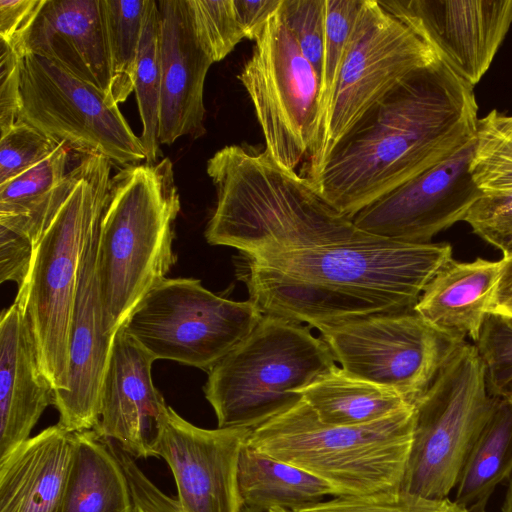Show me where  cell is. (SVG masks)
<instances>
[{
	"instance_id": "484cf974",
	"label": "cell",
	"mask_w": 512,
	"mask_h": 512,
	"mask_svg": "<svg viewBox=\"0 0 512 512\" xmlns=\"http://www.w3.org/2000/svg\"><path fill=\"white\" fill-rule=\"evenodd\" d=\"M512 477V403L498 397L454 488L453 500L467 512H486L496 488Z\"/></svg>"
},
{
	"instance_id": "bcb514c9",
	"label": "cell",
	"mask_w": 512,
	"mask_h": 512,
	"mask_svg": "<svg viewBox=\"0 0 512 512\" xmlns=\"http://www.w3.org/2000/svg\"><path fill=\"white\" fill-rule=\"evenodd\" d=\"M242 512H270L269 510H257V509H251V508H243Z\"/></svg>"
},
{
	"instance_id": "6da1fadb",
	"label": "cell",
	"mask_w": 512,
	"mask_h": 512,
	"mask_svg": "<svg viewBox=\"0 0 512 512\" xmlns=\"http://www.w3.org/2000/svg\"><path fill=\"white\" fill-rule=\"evenodd\" d=\"M450 258L449 243H407L365 232L345 241L240 254L236 274L263 315L318 328L413 310Z\"/></svg>"
},
{
	"instance_id": "ac0fdd59",
	"label": "cell",
	"mask_w": 512,
	"mask_h": 512,
	"mask_svg": "<svg viewBox=\"0 0 512 512\" xmlns=\"http://www.w3.org/2000/svg\"><path fill=\"white\" fill-rule=\"evenodd\" d=\"M160 12L162 92L160 144L197 139L204 126V83L213 61L199 45L186 0L157 1Z\"/></svg>"
},
{
	"instance_id": "ba28073f",
	"label": "cell",
	"mask_w": 512,
	"mask_h": 512,
	"mask_svg": "<svg viewBox=\"0 0 512 512\" xmlns=\"http://www.w3.org/2000/svg\"><path fill=\"white\" fill-rule=\"evenodd\" d=\"M435 51L378 0H364L329 103L317 122L302 176L314 180L361 120Z\"/></svg>"
},
{
	"instance_id": "d590c367",
	"label": "cell",
	"mask_w": 512,
	"mask_h": 512,
	"mask_svg": "<svg viewBox=\"0 0 512 512\" xmlns=\"http://www.w3.org/2000/svg\"><path fill=\"white\" fill-rule=\"evenodd\" d=\"M474 345L484 365L489 392L498 397L512 380V326L488 314Z\"/></svg>"
},
{
	"instance_id": "7bdbcfd3",
	"label": "cell",
	"mask_w": 512,
	"mask_h": 512,
	"mask_svg": "<svg viewBox=\"0 0 512 512\" xmlns=\"http://www.w3.org/2000/svg\"><path fill=\"white\" fill-rule=\"evenodd\" d=\"M500 260V275L490 302L489 314L502 318L512 326V252Z\"/></svg>"
},
{
	"instance_id": "f1b7e54d",
	"label": "cell",
	"mask_w": 512,
	"mask_h": 512,
	"mask_svg": "<svg viewBox=\"0 0 512 512\" xmlns=\"http://www.w3.org/2000/svg\"><path fill=\"white\" fill-rule=\"evenodd\" d=\"M146 4L147 0H104L111 63L109 97L117 105L134 90Z\"/></svg>"
},
{
	"instance_id": "44dd1931",
	"label": "cell",
	"mask_w": 512,
	"mask_h": 512,
	"mask_svg": "<svg viewBox=\"0 0 512 512\" xmlns=\"http://www.w3.org/2000/svg\"><path fill=\"white\" fill-rule=\"evenodd\" d=\"M501 260L450 258L423 289L414 311L430 326L456 342L478 340L489 314Z\"/></svg>"
},
{
	"instance_id": "8992f818",
	"label": "cell",
	"mask_w": 512,
	"mask_h": 512,
	"mask_svg": "<svg viewBox=\"0 0 512 512\" xmlns=\"http://www.w3.org/2000/svg\"><path fill=\"white\" fill-rule=\"evenodd\" d=\"M336 367L328 345L307 326L264 315L208 371L203 391L217 428L253 430L297 404L301 390Z\"/></svg>"
},
{
	"instance_id": "7dc6e473",
	"label": "cell",
	"mask_w": 512,
	"mask_h": 512,
	"mask_svg": "<svg viewBox=\"0 0 512 512\" xmlns=\"http://www.w3.org/2000/svg\"><path fill=\"white\" fill-rule=\"evenodd\" d=\"M270 512H292L290 510L282 509V508H273L269 510Z\"/></svg>"
},
{
	"instance_id": "e0dca14e",
	"label": "cell",
	"mask_w": 512,
	"mask_h": 512,
	"mask_svg": "<svg viewBox=\"0 0 512 512\" xmlns=\"http://www.w3.org/2000/svg\"><path fill=\"white\" fill-rule=\"evenodd\" d=\"M154 361L122 327L116 331L95 430L135 459L157 457V441L169 407L152 380Z\"/></svg>"
},
{
	"instance_id": "4dcf8cb0",
	"label": "cell",
	"mask_w": 512,
	"mask_h": 512,
	"mask_svg": "<svg viewBox=\"0 0 512 512\" xmlns=\"http://www.w3.org/2000/svg\"><path fill=\"white\" fill-rule=\"evenodd\" d=\"M197 41L214 62L224 59L244 38L233 0H186Z\"/></svg>"
},
{
	"instance_id": "5b68a950",
	"label": "cell",
	"mask_w": 512,
	"mask_h": 512,
	"mask_svg": "<svg viewBox=\"0 0 512 512\" xmlns=\"http://www.w3.org/2000/svg\"><path fill=\"white\" fill-rule=\"evenodd\" d=\"M415 407L359 426L321 422L301 399L250 431L247 444L328 482L339 496L400 489L412 445Z\"/></svg>"
},
{
	"instance_id": "ee69618b",
	"label": "cell",
	"mask_w": 512,
	"mask_h": 512,
	"mask_svg": "<svg viewBox=\"0 0 512 512\" xmlns=\"http://www.w3.org/2000/svg\"><path fill=\"white\" fill-rule=\"evenodd\" d=\"M501 512H512V477L508 481L507 490L501 506Z\"/></svg>"
},
{
	"instance_id": "30bf717a",
	"label": "cell",
	"mask_w": 512,
	"mask_h": 512,
	"mask_svg": "<svg viewBox=\"0 0 512 512\" xmlns=\"http://www.w3.org/2000/svg\"><path fill=\"white\" fill-rule=\"evenodd\" d=\"M238 79L253 104L265 150L279 166L296 171L314 137L321 78L302 54L280 7L255 41Z\"/></svg>"
},
{
	"instance_id": "2e32d148",
	"label": "cell",
	"mask_w": 512,
	"mask_h": 512,
	"mask_svg": "<svg viewBox=\"0 0 512 512\" xmlns=\"http://www.w3.org/2000/svg\"><path fill=\"white\" fill-rule=\"evenodd\" d=\"M100 222L83 251L69 332L68 387L54 394L59 424L68 432L95 429L100 417V393L114 335L105 328L97 276Z\"/></svg>"
},
{
	"instance_id": "60d3db41",
	"label": "cell",
	"mask_w": 512,
	"mask_h": 512,
	"mask_svg": "<svg viewBox=\"0 0 512 512\" xmlns=\"http://www.w3.org/2000/svg\"><path fill=\"white\" fill-rule=\"evenodd\" d=\"M46 0H0V40L20 54L24 39Z\"/></svg>"
},
{
	"instance_id": "7c38bea8",
	"label": "cell",
	"mask_w": 512,
	"mask_h": 512,
	"mask_svg": "<svg viewBox=\"0 0 512 512\" xmlns=\"http://www.w3.org/2000/svg\"><path fill=\"white\" fill-rule=\"evenodd\" d=\"M317 329L344 372L389 389L413 405L462 343L435 330L414 309Z\"/></svg>"
},
{
	"instance_id": "836d02e7",
	"label": "cell",
	"mask_w": 512,
	"mask_h": 512,
	"mask_svg": "<svg viewBox=\"0 0 512 512\" xmlns=\"http://www.w3.org/2000/svg\"><path fill=\"white\" fill-rule=\"evenodd\" d=\"M59 145L24 120H19L0 140V184L40 162Z\"/></svg>"
},
{
	"instance_id": "7402d4cb",
	"label": "cell",
	"mask_w": 512,
	"mask_h": 512,
	"mask_svg": "<svg viewBox=\"0 0 512 512\" xmlns=\"http://www.w3.org/2000/svg\"><path fill=\"white\" fill-rule=\"evenodd\" d=\"M73 445V433L55 424L0 460V512H57Z\"/></svg>"
},
{
	"instance_id": "3957f363",
	"label": "cell",
	"mask_w": 512,
	"mask_h": 512,
	"mask_svg": "<svg viewBox=\"0 0 512 512\" xmlns=\"http://www.w3.org/2000/svg\"><path fill=\"white\" fill-rule=\"evenodd\" d=\"M180 196L173 164L122 167L110 178L97 243L105 328L115 335L176 262L172 249Z\"/></svg>"
},
{
	"instance_id": "d4e9b609",
	"label": "cell",
	"mask_w": 512,
	"mask_h": 512,
	"mask_svg": "<svg viewBox=\"0 0 512 512\" xmlns=\"http://www.w3.org/2000/svg\"><path fill=\"white\" fill-rule=\"evenodd\" d=\"M299 393L321 422L336 426L369 424L414 406L399 394L353 377L338 366Z\"/></svg>"
},
{
	"instance_id": "f6af8a7d",
	"label": "cell",
	"mask_w": 512,
	"mask_h": 512,
	"mask_svg": "<svg viewBox=\"0 0 512 512\" xmlns=\"http://www.w3.org/2000/svg\"><path fill=\"white\" fill-rule=\"evenodd\" d=\"M498 397H502L512 403V380L502 388Z\"/></svg>"
},
{
	"instance_id": "e575fe53",
	"label": "cell",
	"mask_w": 512,
	"mask_h": 512,
	"mask_svg": "<svg viewBox=\"0 0 512 512\" xmlns=\"http://www.w3.org/2000/svg\"><path fill=\"white\" fill-rule=\"evenodd\" d=\"M280 11L302 54L321 78L325 37V0H282Z\"/></svg>"
},
{
	"instance_id": "f546056e",
	"label": "cell",
	"mask_w": 512,
	"mask_h": 512,
	"mask_svg": "<svg viewBox=\"0 0 512 512\" xmlns=\"http://www.w3.org/2000/svg\"><path fill=\"white\" fill-rule=\"evenodd\" d=\"M470 171L482 196H512V115L492 110L478 119Z\"/></svg>"
},
{
	"instance_id": "d6986e66",
	"label": "cell",
	"mask_w": 512,
	"mask_h": 512,
	"mask_svg": "<svg viewBox=\"0 0 512 512\" xmlns=\"http://www.w3.org/2000/svg\"><path fill=\"white\" fill-rule=\"evenodd\" d=\"M28 53L58 64L109 97L104 0H46L23 41L20 55Z\"/></svg>"
},
{
	"instance_id": "ab89813d",
	"label": "cell",
	"mask_w": 512,
	"mask_h": 512,
	"mask_svg": "<svg viewBox=\"0 0 512 512\" xmlns=\"http://www.w3.org/2000/svg\"><path fill=\"white\" fill-rule=\"evenodd\" d=\"M34 245L25 235L0 226V282L25 283L34 256Z\"/></svg>"
},
{
	"instance_id": "9a60e30c",
	"label": "cell",
	"mask_w": 512,
	"mask_h": 512,
	"mask_svg": "<svg viewBox=\"0 0 512 512\" xmlns=\"http://www.w3.org/2000/svg\"><path fill=\"white\" fill-rule=\"evenodd\" d=\"M249 429H205L168 407L156 446L185 512H242L237 469Z\"/></svg>"
},
{
	"instance_id": "5bb4252c",
	"label": "cell",
	"mask_w": 512,
	"mask_h": 512,
	"mask_svg": "<svg viewBox=\"0 0 512 512\" xmlns=\"http://www.w3.org/2000/svg\"><path fill=\"white\" fill-rule=\"evenodd\" d=\"M474 87L512 24V0H378Z\"/></svg>"
},
{
	"instance_id": "cb8c5ba5",
	"label": "cell",
	"mask_w": 512,
	"mask_h": 512,
	"mask_svg": "<svg viewBox=\"0 0 512 512\" xmlns=\"http://www.w3.org/2000/svg\"><path fill=\"white\" fill-rule=\"evenodd\" d=\"M237 479L243 508L296 511L339 496L328 482L247 442L239 454Z\"/></svg>"
},
{
	"instance_id": "8d00e7d4",
	"label": "cell",
	"mask_w": 512,
	"mask_h": 512,
	"mask_svg": "<svg viewBox=\"0 0 512 512\" xmlns=\"http://www.w3.org/2000/svg\"><path fill=\"white\" fill-rule=\"evenodd\" d=\"M464 221L475 234L499 249L503 256L512 252V196H482L470 208Z\"/></svg>"
},
{
	"instance_id": "4316f807",
	"label": "cell",
	"mask_w": 512,
	"mask_h": 512,
	"mask_svg": "<svg viewBox=\"0 0 512 512\" xmlns=\"http://www.w3.org/2000/svg\"><path fill=\"white\" fill-rule=\"evenodd\" d=\"M69 151L59 143L46 158L0 184V226L27 236L34 248L42 237L50 196L70 170Z\"/></svg>"
},
{
	"instance_id": "4fadbf2b",
	"label": "cell",
	"mask_w": 512,
	"mask_h": 512,
	"mask_svg": "<svg viewBox=\"0 0 512 512\" xmlns=\"http://www.w3.org/2000/svg\"><path fill=\"white\" fill-rule=\"evenodd\" d=\"M476 136L445 160L415 176L357 213L361 230L390 240L426 244L464 221L482 197L470 166Z\"/></svg>"
},
{
	"instance_id": "277c9868",
	"label": "cell",
	"mask_w": 512,
	"mask_h": 512,
	"mask_svg": "<svg viewBox=\"0 0 512 512\" xmlns=\"http://www.w3.org/2000/svg\"><path fill=\"white\" fill-rule=\"evenodd\" d=\"M111 165L103 156L86 155L70 168L15 298L26 310L40 367L54 394L68 387L69 332L79 268L88 238L101 220Z\"/></svg>"
},
{
	"instance_id": "1f68e13d",
	"label": "cell",
	"mask_w": 512,
	"mask_h": 512,
	"mask_svg": "<svg viewBox=\"0 0 512 512\" xmlns=\"http://www.w3.org/2000/svg\"><path fill=\"white\" fill-rule=\"evenodd\" d=\"M363 1L325 0V37L318 120L336 85Z\"/></svg>"
},
{
	"instance_id": "d6a6232c",
	"label": "cell",
	"mask_w": 512,
	"mask_h": 512,
	"mask_svg": "<svg viewBox=\"0 0 512 512\" xmlns=\"http://www.w3.org/2000/svg\"><path fill=\"white\" fill-rule=\"evenodd\" d=\"M292 512H467L453 499H431L401 489L361 496H338Z\"/></svg>"
},
{
	"instance_id": "f35d334b",
	"label": "cell",
	"mask_w": 512,
	"mask_h": 512,
	"mask_svg": "<svg viewBox=\"0 0 512 512\" xmlns=\"http://www.w3.org/2000/svg\"><path fill=\"white\" fill-rule=\"evenodd\" d=\"M22 56L0 40V131H8L21 114Z\"/></svg>"
},
{
	"instance_id": "ffe728a7",
	"label": "cell",
	"mask_w": 512,
	"mask_h": 512,
	"mask_svg": "<svg viewBox=\"0 0 512 512\" xmlns=\"http://www.w3.org/2000/svg\"><path fill=\"white\" fill-rule=\"evenodd\" d=\"M53 400L28 315L14 300L0 320V460L30 438Z\"/></svg>"
},
{
	"instance_id": "8fae6325",
	"label": "cell",
	"mask_w": 512,
	"mask_h": 512,
	"mask_svg": "<svg viewBox=\"0 0 512 512\" xmlns=\"http://www.w3.org/2000/svg\"><path fill=\"white\" fill-rule=\"evenodd\" d=\"M20 119L83 156L123 167L146 161L140 137L106 93L29 53L21 62Z\"/></svg>"
},
{
	"instance_id": "b9f144b4",
	"label": "cell",
	"mask_w": 512,
	"mask_h": 512,
	"mask_svg": "<svg viewBox=\"0 0 512 512\" xmlns=\"http://www.w3.org/2000/svg\"><path fill=\"white\" fill-rule=\"evenodd\" d=\"M239 24L245 39L256 41L282 0H233Z\"/></svg>"
},
{
	"instance_id": "7a4b0ae2",
	"label": "cell",
	"mask_w": 512,
	"mask_h": 512,
	"mask_svg": "<svg viewBox=\"0 0 512 512\" xmlns=\"http://www.w3.org/2000/svg\"><path fill=\"white\" fill-rule=\"evenodd\" d=\"M477 111L473 86L437 57L380 101L310 182L353 219L472 140Z\"/></svg>"
},
{
	"instance_id": "74e56055",
	"label": "cell",
	"mask_w": 512,
	"mask_h": 512,
	"mask_svg": "<svg viewBox=\"0 0 512 512\" xmlns=\"http://www.w3.org/2000/svg\"><path fill=\"white\" fill-rule=\"evenodd\" d=\"M111 447L126 475L131 512H185L178 499L163 493L140 469L136 459L110 440Z\"/></svg>"
},
{
	"instance_id": "9c48e42d",
	"label": "cell",
	"mask_w": 512,
	"mask_h": 512,
	"mask_svg": "<svg viewBox=\"0 0 512 512\" xmlns=\"http://www.w3.org/2000/svg\"><path fill=\"white\" fill-rule=\"evenodd\" d=\"M250 299L214 294L194 278H165L121 326L153 358L204 371L240 344L263 318Z\"/></svg>"
},
{
	"instance_id": "52a82bcc",
	"label": "cell",
	"mask_w": 512,
	"mask_h": 512,
	"mask_svg": "<svg viewBox=\"0 0 512 512\" xmlns=\"http://www.w3.org/2000/svg\"><path fill=\"white\" fill-rule=\"evenodd\" d=\"M497 400L476 346L462 342L414 404L413 439L400 489L449 498Z\"/></svg>"
},
{
	"instance_id": "603a6c76",
	"label": "cell",
	"mask_w": 512,
	"mask_h": 512,
	"mask_svg": "<svg viewBox=\"0 0 512 512\" xmlns=\"http://www.w3.org/2000/svg\"><path fill=\"white\" fill-rule=\"evenodd\" d=\"M73 441L57 512H131L129 484L110 440L91 429L74 432Z\"/></svg>"
},
{
	"instance_id": "83f0119b",
	"label": "cell",
	"mask_w": 512,
	"mask_h": 512,
	"mask_svg": "<svg viewBox=\"0 0 512 512\" xmlns=\"http://www.w3.org/2000/svg\"><path fill=\"white\" fill-rule=\"evenodd\" d=\"M134 91L142 122L140 140L146 154L145 162L154 164L162 155L159 141L162 92L160 12L154 0H147L143 17Z\"/></svg>"
}]
</instances>
